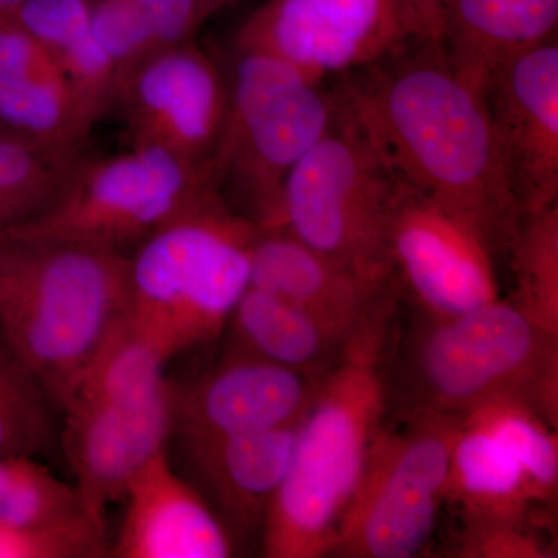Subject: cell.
<instances>
[{
  "label": "cell",
  "instance_id": "6da1fadb",
  "mask_svg": "<svg viewBox=\"0 0 558 558\" xmlns=\"http://www.w3.org/2000/svg\"><path fill=\"white\" fill-rule=\"evenodd\" d=\"M337 106L396 178L481 227L508 250L521 218L483 89L442 49L411 40L344 75Z\"/></svg>",
  "mask_w": 558,
  "mask_h": 558
},
{
  "label": "cell",
  "instance_id": "7a4b0ae2",
  "mask_svg": "<svg viewBox=\"0 0 558 558\" xmlns=\"http://www.w3.org/2000/svg\"><path fill=\"white\" fill-rule=\"evenodd\" d=\"M392 301L360 323L319 376L296 428L286 478L263 521L267 558L330 556L388 407L385 354Z\"/></svg>",
  "mask_w": 558,
  "mask_h": 558
},
{
  "label": "cell",
  "instance_id": "3957f363",
  "mask_svg": "<svg viewBox=\"0 0 558 558\" xmlns=\"http://www.w3.org/2000/svg\"><path fill=\"white\" fill-rule=\"evenodd\" d=\"M126 270L102 245L0 240V340L57 409L126 314Z\"/></svg>",
  "mask_w": 558,
  "mask_h": 558
},
{
  "label": "cell",
  "instance_id": "277c9868",
  "mask_svg": "<svg viewBox=\"0 0 558 558\" xmlns=\"http://www.w3.org/2000/svg\"><path fill=\"white\" fill-rule=\"evenodd\" d=\"M259 231L219 193L154 231L128 258L132 328L168 362L218 339L250 288Z\"/></svg>",
  "mask_w": 558,
  "mask_h": 558
},
{
  "label": "cell",
  "instance_id": "5b68a950",
  "mask_svg": "<svg viewBox=\"0 0 558 558\" xmlns=\"http://www.w3.org/2000/svg\"><path fill=\"white\" fill-rule=\"evenodd\" d=\"M414 410L464 413L488 399L526 400L557 428L558 336L512 300L429 317L411 348Z\"/></svg>",
  "mask_w": 558,
  "mask_h": 558
},
{
  "label": "cell",
  "instance_id": "8992f818",
  "mask_svg": "<svg viewBox=\"0 0 558 558\" xmlns=\"http://www.w3.org/2000/svg\"><path fill=\"white\" fill-rule=\"evenodd\" d=\"M226 130L213 157L216 190H227L260 229H279L282 185L329 130L336 95L295 65L238 49Z\"/></svg>",
  "mask_w": 558,
  "mask_h": 558
},
{
  "label": "cell",
  "instance_id": "52a82bcc",
  "mask_svg": "<svg viewBox=\"0 0 558 558\" xmlns=\"http://www.w3.org/2000/svg\"><path fill=\"white\" fill-rule=\"evenodd\" d=\"M216 193L211 165L134 145L117 156L73 161L38 215L10 234L123 252Z\"/></svg>",
  "mask_w": 558,
  "mask_h": 558
},
{
  "label": "cell",
  "instance_id": "ba28073f",
  "mask_svg": "<svg viewBox=\"0 0 558 558\" xmlns=\"http://www.w3.org/2000/svg\"><path fill=\"white\" fill-rule=\"evenodd\" d=\"M392 174L337 106L328 131L290 170L279 229L374 281L391 282L387 215Z\"/></svg>",
  "mask_w": 558,
  "mask_h": 558
},
{
  "label": "cell",
  "instance_id": "9c48e42d",
  "mask_svg": "<svg viewBox=\"0 0 558 558\" xmlns=\"http://www.w3.org/2000/svg\"><path fill=\"white\" fill-rule=\"evenodd\" d=\"M458 422L414 410L402 427H381L341 517L333 556L410 558L425 548L446 501Z\"/></svg>",
  "mask_w": 558,
  "mask_h": 558
},
{
  "label": "cell",
  "instance_id": "30bf717a",
  "mask_svg": "<svg viewBox=\"0 0 558 558\" xmlns=\"http://www.w3.org/2000/svg\"><path fill=\"white\" fill-rule=\"evenodd\" d=\"M446 501L469 523L527 521L558 487L556 427L526 400L501 396L458 414Z\"/></svg>",
  "mask_w": 558,
  "mask_h": 558
},
{
  "label": "cell",
  "instance_id": "8fae6325",
  "mask_svg": "<svg viewBox=\"0 0 558 558\" xmlns=\"http://www.w3.org/2000/svg\"><path fill=\"white\" fill-rule=\"evenodd\" d=\"M498 248L473 220L392 175L387 256L395 284L427 315L449 317L499 299Z\"/></svg>",
  "mask_w": 558,
  "mask_h": 558
},
{
  "label": "cell",
  "instance_id": "7c38bea8",
  "mask_svg": "<svg viewBox=\"0 0 558 558\" xmlns=\"http://www.w3.org/2000/svg\"><path fill=\"white\" fill-rule=\"evenodd\" d=\"M413 39L396 0H267L238 32L258 50L322 83L376 64Z\"/></svg>",
  "mask_w": 558,
  "mask_h": 558
},
{
  "label": "cell",
  "instance_id": "4fadbf2b",
  "mask_svg": "<svg viewBox=\"0 0 558 558\" xmlns=\"http://www.w3.org/2000/svg\"><path fill=\"white\" fill-rule=\"evenodd\" d=\"M134 145H156L211 165L227 116L230 87L205 51L185 43L154 50L121 76L116 100Z\"/></svg>",
  "mask_w": 558,
  "mask_h": 558
},
{
  "label": "cell",
  "instance_id": "5bb4252c",
  "mask_svg": "<svg viewBox=\"0 0 558 558\" xmlns=\"http://www.w3.org/2000/svg\"><path fill=\"white\" fill-rule=\"evenodd\" d=\"M172 391L149 399L73 396L62 407V449L89 517L105 526L110 502L123 499L140 470L172 436Z\"/></svg>",
  "mask_w": 558,
  "mask_h": 558
},
{
  "label": "cell",
  "instance_id": "9a60e30c",
  "mask_svg": "<svg viewBox=\"0 0 558 558\" xmlns=\"http://www.w3.org/2000/svg\"><path fill=\"white\" fill-rule=\"evenodd\" d=\"M483 92L523 216L558 204L557 38L495 70Z\"/></svg>",
  "mask_w": 558,
  "mask_h": 558
},
{
  "label": "cell",
  "instance_id": "2e32d148",
  "mask_svg": "<svg viewBox=\"0 0 558 558\" xmlns=\"http://www.w3.org/2000/svg\"><path fill=\"white\" fill-rule=\"evenodd\" d=\"M318 379L233 351L194 384H174L172 435L199 442L299 424Z\"/></svg>",
  "mask_w": 558,
  "mask_h": 558
},
{
  "label": "cell",
  "instance_id": "e0dca14e",
  "mask_svg": "<svg viewBox=\"0 0 558 558\" xmlns=\"http://www.w3.org/2000/svg\"><path fill=\"white\" fill-rule=\"evenodd\" d=\"M119 537L109 548L116 558H227L233 539L199 488L172 468L161 450L132 480Z\"/></svg>",
  "mask_w": 558,
  "mask_h": 558
},
{
  "label": "cell",
  "instance_id": "ac0fdd59",
  "mask_svg": "<svg viewBox=\"0 0 558 558\" xmlns=\"http://www.w3.org/2000/svg\"><path fill=\"white\" fill-rule=\"evenodd\" d=\"M97 117L47 47L16 22L0 24V131L78 156Z\"/></svg>",
  "mask_w": 558,
  "mask_h": 558
},
{
  "label": "cell",
  "instance_id": "d6986e66",
  "mask_svg": "<svg viewBox=\"0 0 558 558\" xmlns=\"http://www.w3.org/2000/svg\"><path fill=\"white\" fill-rule=\"evenodd\" d=\"M250 286L312 312L347 336L392 301L395 289L319 255L282 229H260L253 242Z\"/></svg>",
  "mask_w": 558,
  "mask_h": 558
},
{
  "label": "cell",
  "instance_id": "ffe728a7",
  "mask_svg": "<svg viewBox=\"0 0 558 558\" xmlns=\"http://www.w3.org/2000/svg\"><path fill=\"white\" fill-rule=\"evenodd\" d=\"M558 0H447L440 49L483 89L506 62L557 38Z\"/></svg>",
  "mask_w": 558,
  "mask_h": 558
},
{
  "label": "cell",
  "instance_id": "44dd1931",
  "mask_svg": "<svg viewBox=\"0 0 558 558\" xmlns=\"http://www.w3.org/2000/svg\"><path fill=\"white\" fill-rule=\"evenodd\" d=\"M299 424L182 444L202 495L238 523L263 524L288 473Z\"/></svg>",
  "mask_w": 558,
  "mask_h": 558
},
{
  "label": "cell",
  "instance_id": "7402d4cb",
  "mask_svg": "<svg viewBox=\"0 0 558 558\" xmlns=\"http://www.w3.org/2000/svg\"><path fill=\"white\" fill-rule=\"evenodd\" d=\"M227 328L233 336V351L317 379L351 337L312 312L252 286L234 307Z\"/></svg>",
  "mask_w": 558,
  "mask_h": 558
},
{
  "label": "cell",
  "instance_id": "603a6c76",
  "mask_svg": "<svg viewBox=\"0 0 558 558\" xmlns=\"http://www.w3.org/2000/svg\"><path fill=\"white\" fill-rule=\"evenodd\" d=\"M513 303L558 336V204L526 213L510 242Z\"/></svg>",
  "mask_w": 558,
  "mask_h": 558
},
{
  "label": "cell",
  "instance_id": "cb8c5ba5",
  "mask_svg": "<svg viewBox=\"0 0 558 558\" xmlns=\"http://www.w3.org/2000/svg\"><path fill=\"white\" fill-rule=\"evenodd\" d=\"M80 517L89 513L75 486L36 457L0 459V527L47 526Z\"/></svg>",
  "mask_w": 558,
  "mask_h": 558
},
{
  "label": "cell",
  "instance_id": "d4e9b609",
  "mask_svg": "<svg viewBox=\"0 0 558 558\" xmlns=\"http://www.w3.org/2000/svg\"><path fill=\"white\" fill-rule=\"evenodd\" d=\"M53 403L0 340V459L38 457L53 440Z\"/></svg>",
  "mask_w": 558,
  "mask_h": 558
},
{
  "label": "cell",
  "instance_id": "484cf974",
  "mask_svg": "<svg viewBox=\"0 0 558 558\" xmlns=\"http://www.w3.org/2000/svg\"><path fill=\"white\" fill-rule=\"evenodd\" d=\"M76 159L0 132V194L53 196Z\"/></svg>",
  "mask_w": 558,
  "mask_h": 558
},
{
  "label": "cell",
  "instance_id": "4316f807",
  "mask_svg": "<svg viewBox=\"0 0 558 558\" xmlns=\"http://www.w3.org/2000/svg\"><path fill=\"white\" fill-rule=\"evenodd\" d=\"M90 33L119 69L120 80L132 65L156 50L135 0H101L92 9Z\"/></svg>",
  "mask_w": 558,
  "mask_h": 558
},
{
  "label": "cell",
  "instance_id": "83f0119b",
  "mask_svg": "<svg viewBox=\"0 0 558 558\" xmlns=\"http://www.w3.org/2000/svg\"><path fill=\"white\" fill-rule=\"evenodd\" d=\"M90 16L87 0H24L11 21L60 54L89 35Z\"/></svg>",
  "mask_w": 558,
  "mask_h": 558
},
{
  "label": "cell",
  "instance_id": "f1b7e54d",
  "mask_svg": "<svg viewBox=\"0 0 558 558\" xmlns=\"http://www.w3.org/2000/svg\"><path fill=\"white\" fill-rule=\"evenodd\" d=\"M527 521L469 523L462 542V556L478 558H545L550 549L538 538Z\"/></svg>",
  "mask_w": 558,
  "mask_h": 558
},
{
  "label": "cell",
  "instance_id": "f546056e",
  "mask_svg": "<svg viewBox=\"0 0 558 558\" xmlns=\"http://www.w3.org/2000/svg\"><path fill=\"white\" fill-rule=\"evenodd\" d=\"M156 50L189 43L202 24L196 0H135Z\"/></svg>",
  "mask_w": 558,
  "mask_h": 558
},
{
  "label": "cell",
  "instance_id": "4dcf8cb0",
  "mask_svg": "<svg viewBox=\"0 0 558 558\" xmlns=\"http://www.w3.org/2000/svg\"><path fill=\"white\" fill-rule=\"evenodd\" d=\"M407 27L418 43L440 47L447 0H396Z\"/></svg>",
  "mask_w": 558,
  "mask_h": 558
},
{
  "label": "cell",
  "instance_id": "1f68e13d",
  "mask_svg": "<svg viewBox=\"0 0 558 558\" xmlns=\"http://www.w3.org/2000/svg\"><path fill=\"white\" fill-rule=\"evenodd\" d=\"M50 197L46 194H0V240L35 218Z\"/></svg>",
  "mask_w": 558,
  "mask_h": 558
},
{
  "label": "cell",
  "instance_id": "d6a6232c",
  "mask_svg": "<svg viewBox=\"0 0 558 558\" xmlns=\"http://www.w3.org/2000/svg\"><path fill=\"white\" fill-rule=\"evenodd\" d=\"M231 2L233 0H196L201 22L207 20L216 11L223 9V7L230 5Z\"/></svg>",
  "mask_w": 558,
  "mask_h": 558
},
{
  "label": "cell",
  "instance_id": "836d02e7",
  "mask_svg": "<svg viewBox=\"0 0 558 558\" xmlns=\"http://www.w3.org/2000/svg\"><path fill=\"white\" fill-rule=\"evenodd\" d=\"M24 0H0V24L13 20L14 13Z\"/></svg>",
  "mask_w": 558,
  "mask_h": 558
},
{
  "label": "cell",
  "instance_id": "e575fe53",
  "mask_svg": "<svg viewBox=\"0 0 558 558\" xmlns=\"http://www.w3.org/2000/svg\"><path fill=\"white\" fill-rule=\"evenodd\" d=\"M0 132H3V131H0Z\"/></svg>",
  "mask_w": 558,
  "mask_h": 558
}]
</instances>
